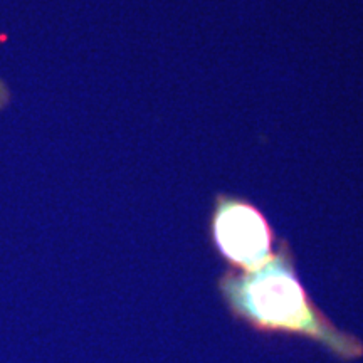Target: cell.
<instances>
[{"instance_id": "1", "label": "cell", "mask_w": 363, "mask_h": 363, "mask_svg": "<svg viewBox=\"0 0 363 363\" xmlns=\"http://www.w3.org/2000/svg\"><path fill=\"white\" fill-rule=\"evenodd\" d=\"M217 289L229 315L256 333L308 340L342 362L363 357L362 340L340 330L308 293L286 239L256 269L227 267L217 279Z\"/></svg>"}, {"instance_id": "2", "label": "cell", "mask_w": 363, "mask_h": 363, "mask_svg": "<svg viewBox=\"0 0 363 363\" xmlns=\"http://www.w3.org/2000/svg\"><path fill=\"white\" fill-rule=\"evenodd\" d=\"M208 239L234 271H251L276 251V233L264 212L234 194H217L208 216Z\"/></svg>"}]
</instances>
